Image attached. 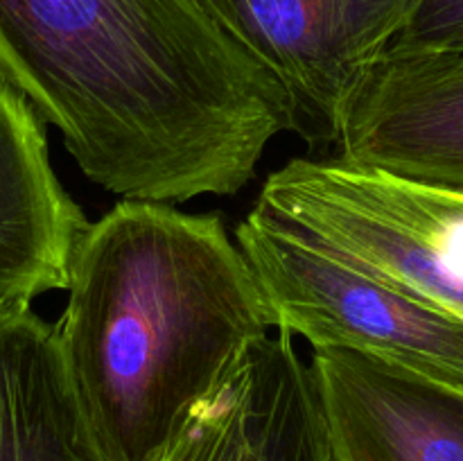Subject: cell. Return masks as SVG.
I'll list each match as a JSON object with an SVG mask.
<instances>
[{"mask_svg": "<svg viewBox=\"0 0 463 461\" xmlns=\"http://www.w3.org/2000/svg\"><path fill=\"white\" fill-rule=\"evenodd\" d=\"M249 429L244 461H333L310 364L292 337L265 334L244 351Z\"/></svg>", "mask_w": 463, "mask_h": 461, "instance_id": "cell-10", "label": "cell"}, {"mask_svg": "<svg viewBox=\"0 0 463 461\" xmlns=\"http://www.w3.org/2000/svg\"><path fill=\"white\" fill-rule=\"evenodd\" d=\"M274 328L312 346L371 353L463 387V321L348 265L288 221L253 206L235 230Z\"/></svg>", "mask_w": 463, "mask_h": 461, "instance_id": "cell-4", "label": "cell"}, {"mask_svg": "<svg viewBox=\"0 0 463 461\" xmlns=\"http://www.w3.org/2000/svg\"><path fill=\"white\" fill-rule=\"evenodd\" d=\"M86 224L54 174L43 120L0 68V306L66 289Z\"/></svg>", "mask_w": 463, "mask_h": 461, "instance_id": "cell-8", "label": "cell"}, {"mask_svg": "<svg viewBox=\"0 0 463 461\" xmlns=\"http://www.w3.org/2000/svg\"><path fill=\"white\" fill-rule=\"evenodd\" d=\"M247 429L249 375L242 353L154 461H244Z\"/></svg>", "mask_w": 463, "mask_h": 461, "instance_id": "cell-11", "label": "cell"}, {"mask_svg": "<svg viewBox=\"0 0 463 461\" xmlns=\"http://www.w3.org/2000/svg\"><path fill=\"white\" fill-rule=\"evenodd\" d=\"M335 158L463 193V50H387L353 93Z\"/></svg>", "mask_w": 463, "mask_h": 461, "instance_id": "cell-6", "label": "cell"}, {"mask_svg": "<svg viewBox=\"0 0 463 461\" xmlns=\"http://www.w3.org/2000/svg\"><path fill=\"white\" fill-rule=\"evenodd\" d=\"M0 461H113L81 411L54 324L0 306Z\"/></svg>", "mask_w": 463, "mask_h": 461, "instance_id": "cell-9", "label": "cell"}, {"mask_svg": "<svg viewBox=\"0 0 463 461\" xmlns=\"http://www.w3.org/2000/svg\"><path fill=\"white\" fill-rule=\"evenodd\" d=\"M446 48H452V50H463V34L457 36V39L452 41L450 45H446ZM434 50H437V48H434Z\"/></svg>", "mask_w": 463, "mask_h": 461, "instance_id": "cell-13", "label": "cell"}, {"mask_svg": "<svg viewBox=\"0 0 463 461\" xmlns=\"http://www.w3.org/2000/svg\"><path fill=\"white\" fill-rule=\"evenodd\" d=\"M310 371L333 461H463V387L342 346Z\"/></svg>", "mask_w": 463, "mask_h": 461, "instance_id": "cell-7", "label": "cell"}, {"mask_svg": "<svg viewBox=\"0 0 463 461\" xmlns=\"http://www.w3.org/2000/svg\"><path fill=\"white\" fill-rule=\"evenodd\" d=\"M256 206L357 269L463 321V193L335 156L292 158Z\"/></svg>", "mask_w": 463, "mask_h": 461, "instance_id": "cell-3", "label": "cell"}, {"mask_svg": "<svg viewBox=\"0 0 463 461\" xmlns=\"http://www.w3.org/2000/svg\"><path fill=\"white\" fill-rule=\"evenodd\" d=\"M54 324L81 411L113 461H154L274 328L220 215L120 199L81 230Z\"/></svg>", "mask_w": 463, "mask_h": 461, "instance_id": "cell-2", "label": "cell"}, {"mask_svg": "<svg viewBox=\"0 0 463 461\" xmlns=\"http://www.w3.org/2000/svg\"><path fill=\"white\" fill-rule=\"evenodd\" d=\"M463 34V0H414L387 50H434Z\"/></svg>", "mask_w": 463, "mask_h": 461, "instance_id": "cell-12", "label": "cell"}, {"mask_svg": "<svg viewBox=\"0 0 463 461\" xmlns=\"http://www.w3.org/2000/svg\"><path fill=\"white\" fill-rule=\"evenodd\" d=\"M279 80L310 152L337 145L344 111L414 0H199Z\"/></svg>", "mask_w": 463, "mask_h": 461, "instance_id": "cell-5", "label": "cell"}, {"mask_svg": "<svg viewBox=\"0 0 463 461\" xmlns=\"http://www.w3.org/2000/svg\"><path fill=\"white\" fill-rule=\"evenodd\" d=\"M0 68L122 199L235 194L292 131L283 86L199 0H0Z\"/></svg>", "mask_w": 463, "mask_h": 461, "instance_id": "cell-1", "label": "cell"}]
</instances>
